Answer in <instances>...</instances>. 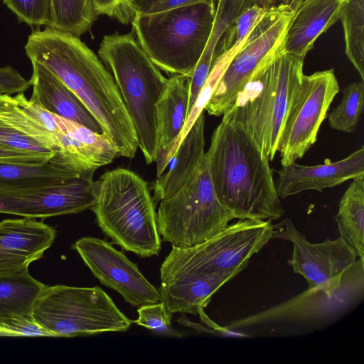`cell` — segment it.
I'll return each mask as SVG.
<instances>
[{
	"mask_svg": "<svg viewBox=\"0 0 364 364\" xmlns=\"http://www.w3.org/2000/svg\"><path fill=\"white\" fill-rule=\"evenodd\" d=\"M95 184L97 199L91 210L102 232L125 251L141 257L158 255L161 241L147 183L120 168L105 173Z\"/></svg>",
	"mask_w": 364,
	"mask_h": 364,
	"instance_id": "obj_7",
	"label": "cell"
},
{
	"mask_svg": "<svg viewBox=\"0 0 364 364\" xmlns=\"http://www.w3.org/2000/svg\"><path fill=\"white\" fill-rule=\"evenodd\" d=\"M34 321L51 337H75L124 332L128 318L100 287L46 286L32 308Z\"/></svg>",
	"mask_w": 364,
	"mask_h": 364,
	"instance_id": "obj_8",
	"label": "cell"
},
{
	"mask_svg": "<svg viewBox=\"0 0 364 364\" xmlns=\"http://www.w3.org/2000/svg\"><path fill=\"white\" fill-rule=\"evenodd\" d=\"M73 248L102 284L117 291L130 305L139 308L162 301L159 289L146 279L137 264L106 240L83 237Z\"/></svg>",
	"mask_w": 364,
	"mask_h": 364,
	"instance_id": "obj_13",
	"label": "cell"
},
{
	"mask_svg": "<svg viewBox=\"0 0 364 364\" xmlns=\"http://www.w3.org/2000/svg\"><path fill=\"white\" fill-rule=\"evenodd\" d=\"M98 55L112 75L134 124L139 148L148 164L159 153L156 102L168 78L155 65L131 31L105 36Z\"/></svg>",
	"mask_w": 364,
	"mask_h": 364,
	"instance_id": "obj_5",
	"label": "cell"
},
{
	"mask_svg": "<svg viewBox=\"0 0 364 364\" xmlns=\"http://www.w3.org/2000/svg\"><path fill=\"white\" fill-rule=\"evenodd\" d=\"M334 220L340 238L360 259H364V176L352 179Z\"/></svg>",
	"mask_w": 364,
	"mask_h": 364,
	"instance_id": "obj_26",
	"label": "cell"
},
{
	"mask_svg": "<svg viewBox=\"0 0 364 364\" xmlns=\"http://www.w3.org/2000/svg\"><path fill=\"white\" fill-rule=\"evenodd\" d=\"M364 176V146L337 161L327 160L323 164L306 166L296 161L282 166L275 181L280 198L306 191H318L338 186Z\"/></svg>",
	"mask_w": 364,
	"mask_h": 364,
	"instance_id": "obj_18",
	"label": "cell"
},
{
	"mask_svg": "<svg viewBox=\"0 0 364 364\" xmlns=\"http://www.w3.org/2000/svg\"><path fill=\"white\" fill-rule=\"evenodd\" d=\"M364 298V259L334 278L262 312L233 321L223 331L247 336L308 334L353 311Z\"/></svg>",
	"mask_w": 364,
	"mask_h": 364,
	"instance_id": "obj_3",
	"label": "cell"
},
{
	"mask_svg": "<svg viewBox=\"0 0 364 364\" xmlns=\"http://www.w3.org/2000/svg\"><path fill=\"white\" fill-rule=\"evenodd\" d=\"M338 1H340V2L343 3V2H346V1H348V0H338Z\"/></svg>",
	"mask_w": 364,
	"mask_h": 364,
	"instance_id": "obj_44",
	"label": "cell"
},
{
	"mask_svg": "<svg viewBox=\"0 0 364 364\" xmlns=\"http://www.w3.org/2000/svg\"><path fill=\"white\" fill-rule=\"evenodd\" d=\"M55 153H38L0 146V163L44 164Z\"/></svg>",
	"mask_w": 364,
	"mask_h": 364,
	"instance_id": "obj_39",
	"label": "cell"
},
{
	"mask_svg": "<svg viewBox=\"0 0 364 364\" xmlns=\"http://www.w3.org/2000/svg\"><path fill=\"white\" fill-rule=\"evenodd\" d=\"M204 1L208 0H152L146 9L141 10L146 12H156Z\"/></svg>",
	"mask_w": 364,
	"mask_h": 364,
	"instance_id": "obj_41",
	"label": "cell"
},
{
	"mask_svg": "<svg viewBox=\"0 0 364 364\" xmlns=\"http://www.w3.org/2000/svg\"><path fill=\"white\" fill-rule=\"evenodd\" d=\"M268 9L252 5L246 7L231 23L218 44L215 58L226 52L237 53L248 35Z\"/></svg>",
	"mask_w": 364,
	"mask_h": 364,
	"instance_id": "obj_32",
	"label": "cell"
},
{
	"mask_svg": "<svg viewBox=\"0 0 364 364\" xmlns=\"http://www.w3.org/2000/svg\"><path fill=\"white\" fill-rule=\"evenodd\" d=\"M137 313L138 318L133 323L159 334L176 337L182 336L172 328V313L164 301L139 307Z\"/></svg>",
	"mask_w": 364,
	"mask_h": 364,
	"instance_id": "obj_35",
	"label": "cell"
},
{
	"mask_svg": "<svg viewBox=\"0 0 364 364\" xmlns=\"http://www.w3.org/2000/svg\"><path fill=\"white\" fill-rule=\"evenodd\" d=\"M96 199L93 178L80 175L58 186L0 191V213L46 218L91 209Z\"/></svg>",
	"mask_w": 364,
	"mask_h": 364,
	"instance_id": "obj_14",
	"label": "cell"
},
{
	"mask_svg": "<svg viewBox=\"0 0 364 364\" xmlns=\"http://www.w3.org/2000/svg\"><path fill=\"white\" fill-rule=\"evenodd\" d=\"M0 146L38 153H55L21 134L1 120Z\"/></svg>",
	"mask_w": 364,
	"mask_h": 364,
	"instance_id": "obj_37",
	"label": "cell"
},
{
	"mask_svg": "<svg viewBox=\"0 0 364 364\" xmlns=\"http://www.w3.org/2000/svg\"><path fill=\"white\" fill-rule=\"evenodd\" d=\"M238 274L232 272L191 275L161 282L162 301L172 314L198 315L210 303L213 294Z\"/></svg>",
	"mask_w": 364,
	"mask_h": 364,
	"instance_id": "obj_24",
	"label": "cell"
},
{
	"mask_svg": "<svg viewBox=\"0 0 364 364\" xmlns=\"http://www.w3.org/2000/svg\"><path fill=\"white\" fill-rule=\"evenodd\" d=\"M297 1L298 0H247L245 8L252 5H257L269 9L283 4L294 3Z\"/></svg>",
	"mask_w": 364,
	"mask_h": 364,
	"instance_id": "obj_42",
	"label": "cell"
},
{
	"mask_svg": "<svg viewBox=\"0 0 364 364\" xmlns=\"http://www.w3.org/2000/svg\"><path fill=\"white\" fill-rule=\"evenodd\" d=\"M3 3L21 22L31 26H52L51 0H3Z\"/></svg>",
	"mask_w": 364,
	"mask_h": 364,
	"instance_id": "obj_34",
	"label": "cell"
},
{
	"mask_svg": "<svg viewBox=\"0 0 364 364\" xmlns=\"http://www.w3.org/2000/svg\"><path fill=\"white\" fill-rule=\"evenodd\" d=\"M46 286L28 270L0 277V317L33 318V305Z\"/></svg>",
	"mask_w": 364,
	"mask_h": 364,
	"instance_id": "obj_27",
	"label": "cell"
},
{
	"mask_svg": "<svg viewBox=\"0 0 364 364\" xmlns=\"http://www.w3.org/2000/svg\"><path fill=\"white\" fill-rule=\"evenodd\" d=\"M339 90L333 69L303 75L292 94L279 138L282 166L303 158L314 144Z\"/></svg>",
	"mask_w": 364,
	"mask_h": 364,
	"instance_id": "obj_11",
	"label": "cell"
},
{
	"mask_svg": "<svg viewBox=\"0 0 364 364\" xmlns=\"http://www.w3.org/2000/svg\"><path fill=\"white\" fill-rule=\"evenodd\" d=\"M160 202L156 213L158 231L164 241L178 248L207 240L235 218L215 192L205 153L182 186Z\"/></svg>",
	"mask_w": 364,
	"mask_h": 364,
	"instance_id": "obj_9",
	"label": "cell"
},
{
	"mask_svg": "<svg viewBox=\"0 0 364 364\" xmlns=\"http://www.w3.org/2000/svg\"><path fill=\"white\" fill-rule=\"evenodd\" d=\"M0 336H49L33 318L0 317Z\"/></svg>",
	"mask_w": 364,
	"mask_h": 364,
	"instance_id": "obj_36",
	"label": "cell"
},
{
	"mask_svg": "<svg viewBox=\"0 0 364 364\" xmlns=\"http://www.w3.org/2000/svg\"><path fill=\"white\" fill-rule=\"evenodd\" d=\"M24 49L31 63L48 69L80 99L119 156H135L136 130L114 80L79 36L46 26L28 36Z\"/></svg>",
	"mask_w": 364,
	"mask_h": 364,
	"instance_id": "obj_1",
	"label": "cell"
},
{
	"mask_svg": "<svg viewBox=\"0 0 364 364\" xmlns=\"http://www.w3.org/2000/svg\"><path fill=\"white\" fill-rule=\"evenodd\" d=\"M96 15L103 14L116 18L122 24L132 22L134 14L122 4L121 0H90Z\"/></svg>",
	"mask_w": 364,
	"mask_h": 364,
	"instance_id": "obj_40",
	"label": "cell"
},
{
	"mask_svg": "<svg viewBox=\"0 0 364 364\" xmlns=\"http://www.w3.org/2000/svg\"><path fill=\"white\" fill-rule=\"evenodd\" d=\"M304 60L282 48L267 58L223 114V121L243 128L269 161L277 152L292 94L304 75Z\"/></svg>",
	"mask_w": 364,
	"mask_h": 364,
	"instance_id": "obj_4",
	"label": "cell"
},
{
	"mask_svg": "<svg viewBox=\"0 0 364 364\" xmlns=\"http://www.w3.org/2000/svg\"><path fill=\"white\" fill-rule=\"evenodd\" d=\"M297 1L269 9L252 28L219 80L204 110L210 115H223L256 68L282 48L289 23Z\"/></svg>",
	"mask_w": 364,
	"mask_h": 364,
	"instance_id": "obj_12",
	"label": "cell"
},
{
	"mask_svg": "<svg viewBox=\"0 0 364 364\" xmlns=\"http://www.w3.org/2000/svg\"><path fill=\"white\" fill-rule=\"evenodd\" d=\"M339 20L344 31L346 55L364 81V0L344 2Z\"/></svg>",
	"mask_w": 364,
	"mask_h": 364,
	"instance_id": "obj_29",
	"label": "cell"
},
{
	"mask_svg": "<svg viewBox=\"0 0 364 364\" xmlns=\"http://www.w3.org/2000/svg\"><path fill=\"white\" fill-rule=\"evenodd\" d=\"M136 1L137 0H121L124 6L134 15L139 9Z\"/></svg>",
	"mask_w": 364,
	"mask_h": 364,
	"instance_id": "obj_43",
	"label": "cell"
},
{
	"mask_svg": "<svg viewBox=\"0 0 364 364\" xmlns=\"http://www.w3.org/2000/svg\"><path fill=\"white\" fill-rule=\"evenodd\" d=\"M52 115L62 132L60 147L49 160L53 164L93 178L99 167L110 164L119 156L117 147L105 134Z\"/></svg>",
	"mask_w": 364,
	"mask_h": 364,
	"instance_id": "obj_16",
	"label": "cell"
},
{
	"mask_svg": "<svg viewBox=\"0 0 364 364\" xmlns=\"http://www.w3.org/2000/svg\"><path fill=\"white\" fill-rule=\"evenodd\" d=\"M247 0H216L215 18L205 50L190 76L192 85L206 82L215 60V50L222 36L234 19L245 9Z\"/></svg>",
	"mask_w": 364,
	"mask_h": 364,
	"instance_id": "obj_28",
	"label": "cell"
},
{
	"mask_svg": "<svg viewBox=\"0 0 364 364\" xmlns=\"http://www.w3.org/2000/svg\"><path fill=\"white\" fill-rule=\"evenodd\" d=\"M235 55V54L233 53L227 52L218 55L215 58L209 77L201 89L193 106L188 114L184 127L168 155L167 165L169 159L174 154L181 141L183 139L200 113L204 111L205 107L210 99L219 80Z\"/></svg>",
	"mask_w": 364,
	"mask_h": 364,
	"instance_id": "obj_33",
	"label": "cell"
},
{
	"mask_svg": "<svg viewBox=\"0 0 364 364\" xmlns=\"http://www.w3.org/2000/svg\"><path fill=\"white\" fill-rule=\"evenodd\" d=\"M273 228L272 239H282L292 243L289 264L296 274L304 277L308 288L334 278L357 260V256L340 237L311 243L289 218L273 225Z\"/></svg>",
	"mask_w": 364,
	"mask_h": 364,
	"instance_id": "obj_15",
	"label": "cell"
},
{
	"mask_svg": "<svg viewBox=\"0 0 364 364\" xmlns=\"http://www.w3.org/2000/svg\"><path fill=\"white\" fill-rule=\"evenodd\" d=\"M51 28L80 36L93 24L97 15L90 0H51Z\"/></svg>",
	"mask_w": 364,
	"mask_h": 364,
	"instance_id": "obj_30",
	"label": "cell"
},
{
	"mask_svg": "<svg viewBox=\"0 0 364 364\" xmlns=\"http://www.w3.org/2000/svg\"><path fill=\"white\" fill-rule=\"evenodd\" d=\"M205 156L215 192L235 218L272 220L284 215L269 159L240 126L222 120Z\"/></svg>",
	"mask_w": 364,
	"mask_h": 364,
	"instance_id": "obj_2",
	"label": "cell"
},
{
	"mask_svg": "<svg viewBox=\"0 0 364 364\" xmlns=\"http://www.w3.org/2000/svg\"><path fill=\"white\" fill-rule=\"evenodd\" d=\"M188 102V77L173 75L156 102L159 153L156 175L167 167V157L181 134L187 117Z\"/></svg>",
	"mask_w": 364,
	"mask_h": 364,
	"instance_id": "obj_22",
	"label": "cell"
},
{
	"mask_svg": "<svg viewBox=\"0 0 364 364\" xmlns=\"http://www.w3.org/2000/svg\"><path fill=\"white\" fill-rule=\"evenodd\" d=\"M80 175L50 161L44 164L0 163V191L58 186Z\"/></svg>",
	"mask_w": 364,
	"mask_h": 364,
	"instance_id": "obj_25",
	"label": "cell"
},
{
	"mask_svg": "<svg viewBox=\"0 0 364 364\" xmlns=\"http://www.w3.org/2000/svg\"><path fill=\"white\" fill-rule=\"evenodd\" d=\"M343 3L338 0H298L285 32L282 50L305 58L316 39L339 20Z\"/></svg>",
	"mask_w": 364,
	"mask_h": 364,
	"instance_id": "obj_19",
	"label": "cell"
},
{
	"mask_svg": "<svg viewBox=\"0 0 364 364\" xmlns=\"http://www.w3.org/2000/svg\"><path fill=\"white\" fill-rule=\"evenodd\" d=\"M205 114L203 111L168 161L167 172L152 186L154 204L169 198L185 183L205 155Z\"/></svg>",
	"mask_w": 364,
	"mask_h": 364,
	"instance_id": "obj_23",
	"label": "cell"
},
{
	"mask_svg": "<svg viewBox=\"0 0 364 364\" xmlns=\"http://www.w3.org/2000/svg\"><path fill=\"white\" fill-rule=\"evenodd\" d=\"M364 107V81L353 82L343 90L341 102L328 115L332 129L346 133L355 132Z\"/></svg>",
	"mask_w": 364,
	"mask_h": 364,
	"instance_id": "obj_31",
	"label": "cell"
},
{
	"mask_svg": "<svg viewBox=\"0 0 364 364\" xmlns=\"http://www.w3.org/2000/svg\"><path fill=\"white\" fill-rule=\"evenodd\" d=\"M0 120L38 143L57 151L62 132L52 114L28 100L23 92L15 96L0 95Z\"/></svg>",
	"mask_w": 364,
	"mask_h": 364,
	"instance_id": "obj_21",
	"label": "cell"
},
{
	"mask_svg": "<svg viewBox=\"0 0 364 364\" xmlns=\"http://www.w3.org/2000/svg\"><path fill=\"white\" fill-rule=\"evenodd\" d=\"M30 80L10 65L0 68V95L24 92L31 87Z\"/></svg>",
	"mask_w": 364,
	"mask_h": 364,
	"instance_id": "obj_38",
	"label": "cell"
},
{
	"mask_svg": "<svg viewBox=\"0 0 364 364\" xmlns=\"http://www.w3.org/2000/svg\"><path fill=\"white\" fill-rule=\"evenodd\" d=\"M215 9L216 0L156 12L139 8L131 22L132 32L160 70L189 77L208 41Z\"/></svg>",
	"mask_w": 364,
	"mask_h": 364,
	"instance_id": "obj_6",
	"label": "cell"
},
{
	"mask_svg": "<svg viewBox=\"0 0 364 364\" xmlns=\"http://www.w3.org/2000/svg\"><path fill=\"white\" fill-rule=\"evenodd\" d=\"M56 235L55 228L35 218L0 221V277L28 270L50 247Z\"/></svg>",
	"mask_w": 364,
	"mask_h": 364,
	"instance_id": "obj_17",
	"label": "cell"
},
{
	"mask_svg": "<svg viewBox=\"0 0 364 364\" xmlns=\"http://www.w3.org/2000/svg\"><path fill=\"white\" fill-rule=\"evenodd\" d=\"M271 221L239 219L198 245L172 247L160 267L161 282L191 275L240 273L272 239Z\"/></svg>",
	"mask_w": 364,
	"mask_h": 364,
	"instance_id": "obj_10",
	"label": "cell"
},
{
	"mask_svg": "<svg viewBox=\"0 0 364 364\" xmlns=\"http://www.w3.org/2000/svg\"><path fill=\"white\" fill-rule=\"evenodd\" d=\"M29 100L48 112L103 134L95 118L80 99L55 75L38 63H31Z\"/></svg>",
	"mask_w": 364,
	"mask_h": 364,
	"instance_id": "obj_20",
	"label": "cell"
}]
</instances>
